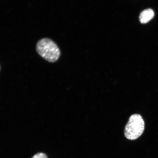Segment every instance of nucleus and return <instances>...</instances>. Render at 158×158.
<instances>
[{
	"label": "nucleus",
	"instance_id": "1",
	"mask_svg": "<svg viewBox=\"0 0 158 158\" xmlns=\"http://www.w3.org/2000/svg\"><path fill=\"white\" fill-rule=\"evenodd\" d=\"M35 49L40 56L49 62H56L60 56V51L58 45L48 38L40 40L37 43Z\"/></svg>",
	"mask_w": 158,
	"mask_h": 158
},
{
	"label": "nucleus",
	"instance_id": "2",
	"mask_svg": "<svg viewBox=\"0 0 158 158\" xmlns=\"http://www.w3.org/2000/svg\"><path fill=\"white\" fill-rule=\"evenodd\" d=\"M145 129V122L142 116L134 114L130 116L124 128V135L130 140L138 139L143 134Z\"/></svg>",
	"mask_w": 158,
	"mask_h": 158
},
{
	"label": "nucleus",
	"instance_id": "3",
	"mask_svg": "<svg viewBox=\"0 0 158 158\" xmlns=\"http://www.w3.org/2000/svg\"><path fill=\"white\" fill-rule=\"evenodd\" d=\"M155 14L153 10L151 9H148L143 10L140 13L139 19L140 22L145 24L149 22L153 18Z\"/></svg>",
	"mask_w": 158,
	"mask_h": 158
},
{
	"label": "nucleus",
	"instance_id": "4",
	"mask_svg": "<svg viewBox=\"0 0 158 158\" xmlns=\"http://www.w3.org/2000/svg\"><path fill=\"white\" fill-rule=\"evenodd\" d=\"M31 158H48L45 154L43 153H39L35 154Z\"/></svg>",
	"mask_w": 158,
	"mask_h": 158
},
{
	"label": "nucleus",
	"instance_id": "5",
	"mask_svg": "<svg viewBox=\"0 0 158 158\" xmlns=\"http://www.w3.org/2000/svg\"><path fill=\"white\" fill-rule=\"evenodd\" d=\"M0 69H1V67H0Z\"/></svg>",
	"mask_w": 158,
	"mask_h": 158
}]
</instances>
